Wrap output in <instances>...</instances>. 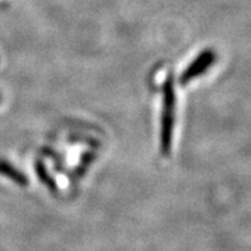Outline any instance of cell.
<instances>
[{
  "mask_svg": "<svg viewBox=\"0 0 251 251\" xmlns=\"http://www.w3.org/2000/svg\"><path fill=\"white\" fill-rule=\"evenodd\" d=\"M176 119V91L173 77L168 76L163 87V114L160 128V149L164 155H169L172 150L173 129Z\"/></svg>",
  "mask_w": 251,
  "mask_h": 251,
  "instance_id": "cell-1",
  "label": "cell"
},
{
  "mask_svg": "<svg viewBox=\"0 0 251 251\" xmlns=\"http://www.w3.org/2000/svg\"><path fill=\"white\" fill-rule=\"evenodd\" d=\"M215 60H217V54H215L214 50H202L201 53L192 60L191 64L182 72L181 77H179V83H181L182 86H186L187 83L191 82L192 79H195L196 77L204 75L214 64Z\"/></svg>",
  "mask_w": 251,
  "mask_h": 251,
  "instance_id": "cell-2",
  "label": "cell"
},
{
  "mask_svg": "<svg viewBox=\"0 0 251 251\" xmlns=\"http://www.w3.org/2000/svg\"><path fill=\"white\" fill-rule=\"evenodd\" d=\"M0 175L7 177L10 181H13L14 183L22 186V187L28 185V178L26 177V175L21 172L18 168L13 167V164L5 159H0Z\"/></svg>",
  "mask_w": 251,
  "mask_h": 251,
  "instance_id": "cell-3",
  "label": "cell"
},
{
  "mask_svg": "<svg viewBox=\"0 0 251 251\" xmlns=\"http://www.w3.org/2000/svg\"><path fill=\"white\" fill-rule=\"evenodd\" d=\"M35 171H36L37 176H39L40 181L43 182L44 185L47 186L50 191L55 192L56 191L55 182H54V179L51 178V176L49 175L47 167L44 165L43 162H40V160H39V162L35 163Z\"/></svg>",
  "mask_w": 251,
  "mask_h": 251,
  "instance_id": "cell-4",
  "label": "cell"
},
{
  "mask_svg": "<svg viewBox=\"0 0 251 251\" xmlns=\"http://www.w3.org/2000/svg\"><path fill=\"white\" fill-rule=\"evenodd\" d=\"M0 101H1V94H0Z\"/></svg>",
  "mask_w": 251,
  "mask_h": 251,
  "instance_id": "cell-5",
  "label": "cell"
}]
</instances>
